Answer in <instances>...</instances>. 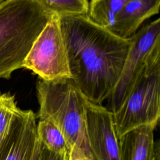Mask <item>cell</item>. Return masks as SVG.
Segmentation results:
<instances>
[{"mask_svg": "<svg viewBox=\"0 0 160 160\" xmlns=\"http://www.w3.org/2000/svg\"><path fill=\"white\" fill-rule=\"evenodd\" d=\"M71 79L90 102L102 104L114 88L131 46L88 16H59Z\"/></svg>", "mask_w": 160, "mask_h": 160, "instance_id": "1", "label": "cell"}, {"mask_svg": "<svg viewBox=\"0 0 160 160\" xmlns=\"http://www.w3.org/2000/svg\"><path fill=\"white\" fill-rule=\"evenodd\" d=\"M38 0H6L0 4V79L20 68L52 15Z\"/></svg>", "mask_w": 160, "mask_h": 160, "instance_id": "2", "label": "cell"}, {"mask_svg": "<svg viewBox=\"0 0 160 160\" xmlns=\"http://www.w3.org/2000/svg\"><path fill=\"white\" fill-rule=\"evenodd\" d=\"M36 92L39 119L52 122L61 130L68 142L69 151H78L94 160L86 131L88 100L73 80L63 78L46 81L39 78Z\"/></svg>", "mask_w": 160, "mask_h": 160, "instance_id": "3", "label": "cell"}, {"mask_svg": "<svg viewBox=\"0 0 160 160\" xmlns=\"http://www.w3.org/2000/svg\"><path fill=\"white\" fill-rule=\"evenodd\" d=\"M160 117V54L153 56L120 108L113 114L118 138L141 126L157 125Z\"/></svg>", "mask_w": 160, "mask_h": 160, "instance_id": "4", "label": "cell"}, {"mask_svg": "<svg viewBox=\"0 0 160 160\" xmlns=\"http://www.w3.org/2000/svg\"><path fill=\"white\" fill-rule=\"evenodd\" d=\"M131 40V46L119 79L107 99L106 108L112 114L120 108L149 61L160 54L159 18L143 26Z\"/></svg>", "mask_w": 160, "mask_h": 160, "instance_id": "5", "label": "cell"}, {"mask_svg": "<svg viewBox=\"0 0 160 160\" xmlns=\"http://www.w3.org/2000/svg\"><path fill=\"white\" fill-rule=\"evenodd\" d=\"M22 68L46 81L71 78L60 17L56 14H52L34 42Z\"/></svg>", "mask_w": 160, "mask_h": 160, "instance_id": "6", "label": "cell"}, {"mask_svg": "<svg viewBox=\"0 0 160 160\" xmlns=\"http://www.w3.org/2000/svg\"><path fill=\"white\" fill-rule=\"evenodd\" d=\"M88 146L94 160H120L119 138L113 114L102 104L88 101L86 111Z\"/></svg>", "mask_w": 160, "mask_h": 160, "instance_id": "7", "label": "cell"}, {"mask_svg": "<svg viewBox=\"0 0 160 160\" xmlns=\"http://www.w3.org/2000/svg\"><path fill=\"white\" fill-rule=\"evenodd\" d=\"M160 0H130L116 16L111 32L122 39H129L141 25L158 14Z\"/></svg>", "mask_w": 160, "mask_h": 160, "instance_id": "8", "label": "cell"}, {"mask_svg": "<svg viewBox=\"0 0 160 160\" xmlns=\"http://www.w3.org/2000/svg\"><path fill=\"white\" fill-rule=\"evenodd\" d=\"M155 128L153 125L141 126L119 138L120 160H156Z\"/></svg>", "mask_w": 160, "mask_h": 160, "instance_id": "9", "label": "cell"}, {"mask_svg": "<svg viewBox=\"0 0 160 160\" xmlns=\"http://www.w3.org/2000/svg\"><path fill=\"white\" fill-rule=\"evenodd\" d=\"M25 114L9 93L0 94V160H4L19 128Z\"/></svg>", "mask_w": 160, "mask_h": 160, "instance_id": "10", "label": "cell"}, {"mask_svg": "<svg viewBox=\"0 0 160 160\" xmlns=\"http://www.w3.org/2000/svg\"><path fill=\"white\" fill-rule=\"evenodd\" d=\"M36 116L25 110L20 128L4 160H30L36 139Z\"/></svg>", "mask_w": 160, "mask_h": 160, "instance_id": "11", "label": "cell"}, {"mask_svg": "<svg viewBox=\"0 0 160 160\" xmlns=\"http://www.w3.org/2000/svg\"><path fill=\"white\" fill-rule=\"evenodd\" d=\"M130 0H91L88 16L98 25L111 31L114 20Z\"/></svg>", "mask_w": 160, "mask_h": 160, "instance_id": "12", "label": "cell"}, {"mask_svg": "<svg viewBox=\"0 0 160 160\" xmlns=\"http://www.w3.org/2000/svg\"><path fill=\"white\" fill-rule=\"evenodd\" d=\"M36 136L50 151L59 154H68L69 147L64 134L52 122L39 119L36 125Z\"/></svg>", "mask_w": 160, "mask_h": 160, "instance_id": "13", "label": "cell"}, {"mask_svg": "<svg viewBox=\"0 0 160 160\" xmlns=\"http://www.w3.org/2000/svg\"><path fill=\"white\" fill-rule=\"evenodd\" d=\"M46 9L59 16H88L89 0H38Z\"/></svg>", "mask_w": 160, "mask_h": 160, "instance_id": "14", "label": "cell"}, {"mask_svg": "<svg viewBox=\"0 0 160 160\" xmlns=\"http://www.w3.org/2000/svg\"><path fill=\"white\" fill-rule=\"evenodd\" d=\"M68 154H59L48 149L37 138L30 160H68Z\"/></svg>", "mask_w": 160, "mask_h": 160, "instance_id": "15", "label": "cell"}, {"mask_svg": "<svg viewBox=\"0 0 160 160\" xmlns=\"http://www.w3.org/2000/svg\"><path fill=\"white\" fill-rule=\"evenodd\" d=\"M68 160H92L84 155L81 154L80 152L74 151L70 150L68 153Z\"/></svg>", "mask_w": 160, "mask_h": 160, "instance_id": "16", "label": "cell"}, {"mask_svg": "<svg viewBox=\"0 0 160 160\" xmlns=\"http://www.w3.org/2000/svg\"><path fill=\"white\" fill-rule=\"evenodd\" d=\"M4 1H6V0H0V4L1 3V2H4Z\"/></svg>", "mask_w": 160, "mask_h": 160, "instance_id": "17", "label": "cell"}]
</instances>
